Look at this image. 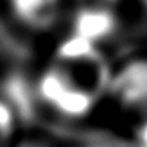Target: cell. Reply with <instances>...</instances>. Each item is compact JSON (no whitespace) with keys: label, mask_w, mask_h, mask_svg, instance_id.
I'll return each instance as SVG.
<instances>
[{"label":"cell","mask_w":147,"mask_h":147,"mask_svg":"<svg viewBox=\"0 0 147 147\" xmlns=\"http://www.w3.org/2000/svg\"><path fill=\"white\" fill-rule=\"evenodd\" d=\"M16 138V115L4 99H0V147H13Z\"/></svg>","instance_id":"3957f363"},{"label":"cell","mask_w":147,"mask_h":147,"mask_svg":"<svg viewBox=\"0 0 147 147\" xmlns=\"http://www.w3.org/2000/svg\"><path fill=\"white\" fill-rule=\"evenodd\" d=\"M109 81L97 45L72 34L50 56L34 90L38 99L57 113L79 117L108 93Z\"/></svg>","instance_id":"6da1fadb"},{"label":"cell","mask_w":147,"mask_h":147,"mask_svg":"<svg viewBox=\"0 0 147 147\" xmlns=\"http://www.w3.org/2000/svg\"><path fill=\"white\" fill-rule=\"evenodd\" d=\"M90 147H92V145H90ZM93 147H102V145H93Z\"/></svg>","instance_id":"5b68a950"},{"label":"cell","mask_w":147,"mask_h":147,"mask_svg":"<svg viewBox=\"0 0 147 147\" xmlns=\"http://www.w3.org/2000/svg\"><path fill=\"white\" fill-rule=\"evenodd\" d=\"M11 14L22 27L49 31L63 14V0H5Z\"/></svg>","instance_id":"7a4b0ae2"},{"label":"cell","mask_w":147,"mask_h":147,"mask_svg":"<svg viewBox=\"0 0 147 147\" xmlns=\"http://www.w3.org/2000/svg\"><path fill=\"white\" fill-rule=\"evenodd\" d=\"M13 147H56L52 140H49L47 136L43 135H25V136H18L16 142L13 144Z\"/></svg>","instance_id":"277c9868"}]
</instances>
